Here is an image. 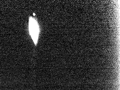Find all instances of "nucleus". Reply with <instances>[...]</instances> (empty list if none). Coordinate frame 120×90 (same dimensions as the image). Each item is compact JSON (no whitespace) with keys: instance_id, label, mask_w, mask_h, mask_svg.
Returning a JSON list of instances; mask_svg holds the SVG:
<instances>
[{"instance_id":"obj_1","label":"nucleus","mask_w":120,"mask_h":90,"mask_svg":"<svg viewBox=\"0 0 120 90\" xmlns=\"http://www.w3.org/2000/svg\"><path fill=\"white\" fill-rule=\"evenodd\" d=\"M28 26L30 35L34 44L36 46L39 35L40 28L39 24L35 18L31 16L29 18Z\"/></svg>"}]
</instances>
